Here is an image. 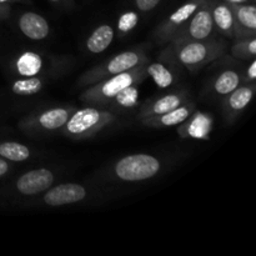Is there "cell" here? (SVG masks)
<instances>
[{"label": "cell", "instance_id": "6da1fadb", "mask_svg": "<svg viewBox=\"0 0 256 256\" xmlns=\"http://www.w3.org/2000/svg\"><path fill=\"white\" fill-rule=\"evenodd\" d=\"M160 54V59L170 64L182 65L190 72L200 69L226 52L228 44L224 39L210 38L182 42H168Z\"/></svg>", "mask_w": 256, "mask_h": 256}, {"label": "cell", "instance_id": "7a4b0ae2", "mask_svg": "<svg viewBox=\"0 0 256 256\" xmlns=\"http://www.w3.org/2000/svg\"><path fill=\"white\" fill-rule=\"evenodd\" d=\"M146 64L139 65V66H135L126 72L112 75V76L100 80L95 84L89 85L80 94V102H85L86 105L104 109L109 104L110 100L115 95L119 94L122 89L132 86V85H139L140 82L146 79Z\"/></svg>", "mask_w": 256, "mask_h": 256}, {"label": "cell", "instance_id": "3957f363", "mask_svg": "<svg viewBox=\"0 0 256 256\" xmlns=\"http://www.w3.org/2000/svg\"><path fill=\"white\" fill-rule=\"evenodd\" d=\"M115 120L116 115L110 110L89 105L82 109H74L60 130L69 139H88L109 126Z\"/></svg>", "mask_w": 256, "mask_h": 256}, {"label": "cell", "instance_id": "277c9868", "mask_svg": "<svg viewBox=\"0 0 256 256\" xmlns=\"http://www.w3.org/2000/svg\"><path fill=\"white\" fill-rule=\"evenodd\" d=\"M149 62L150 58L148 56L145 46L132 48V49L119 52V54L108 59L106 62L88 70L86 72H84L80 76L78 85L86 88L89 85L100 82V80L106 79V78L112 76V75L120 74V72H124L126 70L139 66V65L146 64Z\"/></svg>", "mask_w": 256, "mask_h": 256}, {"label": "cell", "instance_id": "5b68a950", "mask_svg": "<svg viewBox=\"0 0 256 256\" xmlns=\"http://www.w3.org/2000/svg\"><path fill=\"white\" fill-rule=\"evenodd\" d=\"M160 160L150 154H132L122 158L114 165V172L122 182H142L160 172Z\"/></svg>", "mask_w": 256, "mask_h": 256}, {"label": "cell", "instance_id": "8992f818", "mask_svg": "<svg viewBox=\"0 0 256 256\" xmlns=\"http://www.w3.org/2000/svg\"><path fill=\"white\" fill-rule=\"evenodd\" d=\"M72 112H74L72 106L49 108L25 116L19 122V126L22 132L29 134L56 132L64 126Z\"/></svg>", "mask_w": 256, "mask_h": 256}, {"label": "cell", "instance_id": "52a82bcc", "mask_svg": "<svg viewBox=\"0 0 256 256\" xmlns=\"http://www.w3.org/2000/svg\"><path fill=\"white\" fill-rule=\"evenodd\" d=\"M214 22L212 16V0L202 2L196 12L190 16L186 24L174 35L169 42L205 40L214 38Z\"/></svg>", "mask_w": 256, "mask_h": 256}, {"label": "cell", "instance_id": "ba28073f", "mask_svg": "<svg viewBox=\"0 0 256 256\" xmlns=\"http://www.w3.org/2000/svg\"><path fill=\"white\" fill-rule=\"evenodd\" d=\"M206 0H188L180 5L174 12L169 15L154 32V38L159 44H168L174 38V35L186 24L198 8Z\"/></svg>", "mask_w": 256, "mask_h": 256}, {"label": "cell", "instance_id": "9c48e42d", "mask_svg": "<svg viewBox=\"0 0 256 256\" xmlns=\"http://www.w3.org/2000/svg\"><path fill=\"white\" fill-rule=\"evenodd\" d=\"M88 196V192L82 185L75 182H65L45 190L42 202L48 206H62L76 204Z\"/></svg>", "mask_w": 256, "mask_h": 256}, {"label": "cell", "instance_id": "30bf717a", "mask_svg": "<svg viewBox=\"0 0 256 256\" xmlns=\"http://www.w3.org/2000/svg\"><path fill=\"white\" fill-rule=\"evenodd\" d=\"M54 174L49 169H34L30 172H24L19 179L16 180V190L22 195H36L44 192L54 184Z\"/></svg>", "mask_w": 256, "mask_h": 256}, {"label": "cell", "instance_id": "8fae6325", "mask_svg": "<svg viewBox=\"0 0 256 256\" xmlns=\"http://www.w3.org/2000/svg\"><path fill=\"white\" fill-rule=\"evenodd\" d=\"M186 102H189V96H188V92L185 90L169 92V94H165L160 98H155V99H152L148 102H145L140 108L139 119L144 120L165 114V112L180 106V105H182Z\"/></svg>", "mask_w": 256, "mask_h": 256}, {"label": "cell", "instance_id": "7c38bea8", "mask_svg": "<svg viewBox=\"0 0 256 256\" xmlns=\"http://www.w3.org/2000/svg\"><path fill=\"white\" fill-rule=\"evenodd\" d=\"M254 82H248V84H240L230 94L225 95L226 98L222 102L225 119L234 122L239 116L240 112L250 104L252 96H254Z\"/></svg>", "mask_w": 256, "mask_h": 256}, {"label": "cell", "instance_id": "4fadbf2b", "mask_svg": "<svg viewBox=\"0 0 256 256\" xmlns=\"http://www.w3.org/2000/svg\"><path fill=\"white\" fill-rule=\"evenodd\" d=\"M212 129V115L202 112H194L185 122L180 124L178 132L184 139H209Z\"/></svg>", "mask_w": 256, "mask_h": 256}, {"label": "cell", "instance_id": "5bb4252c", "mask_svg": "<svg viewBox=\"0 0 256 256\" xmlns=\"http://www.w3.org/2000/svg\"><path fill=\"white\" fill-rule=\"evenodd\" d=\"M235 18L234 38L252 36L256 34V6L254 2L230 4Z\"/></svg>", "mask_w": 256, "mask_h": 256}, {"label": "cell", "instance_id": "9a60e30c", "mask_svg": "<svg viewBox=\"0 0 256 256\" xmlns=\"http://www.w3.org/2000/svg\"><path fill=\"white\" fill-rule=\"evenodd\" d=\"M18 26L22 34L30 40H42L49 36V22L42 15L35 12H22L18 20Z\"/></svg>", "mask_w": 256, "mask_h": 256}, {"label": "cell", "instance_id": "2e32d148", "mask_svg": "<svg viewBox=\"0 0 256 256\" xmlns=\"http://www.w3.org/2000/svg\"><path fill=\"white\" fill-rule=\"evenodd\" d=\"M195 112V104L192 102H184L180 106L165 112V114L158 115V116L149 118V119L142 120V124L148 128H172L180 125L182 122L188 119L192 112Z\"/></svg>", "mask_w": 256, "mask_h": 256}, {"label": "cell", "instance_id": "e0dca14e", "mask_svg": "<svg viewBox=\"0 0 256 256\" xmlns=\"http://www.w3.org/2000/svg\"><path fill=\"white\" fill-rule=\"evenodd\" d=\"M212 16L215 29L228 38L235 35V18L229 2L224 0H212Z\"/></svg>", "mask_w": 256, "mask_h": 256}, {"label": "cell", "instance_id": "ac0fdd59", "mask_svg": "<svg viewBox=\"0 0 256 256\" xmlns=\"http://www.w3.org/2000/svg\"><path fill=\"white\" fill-rule=\"evenodd\" d=\"M44 69V59L39 52H24L15 60V72L22 78L36 76Z\"/></svg>", "mask_w": 256, "mask_h": 256}, {"label": "cell", "instance_id": "d6986e66", "mask_svg": "<svg viewBox=\"0 0 256 256\" xmlns=\"http://www.w3.org/2000/svg\"><path fill=\"white\" fill-rule=\"evenodd\" d=\"M115 32L112 25L102 24L94 29L86 40V49L92 54H100L110 46L114 40Z\"/></svg>", "mask_w": 256, "mask_h": 256}, {"label": "cell", "instance_id": "ffe728a7", "mask_svg": "<svg viewBox=\"0 0 256 256\" xmlns=\"http://www.w3.org/2000/svg\"><path fill=\"white\" fill-rule=\"evenodd\" d=\"M139 105V88L132 85L122 89L119 94L115 95L109 104L104 108L106 110H130Z\"/></svg>", "mask_w": 256, "mask_h": 256}, {"label": "cell", "instance_id": "44dd1931", "mask_svg": "<svg viewBox=\"0 0 256 256\" xmlns=\"http://www.w3.org/2000/svg\"><path fill=\"white\" fill-rule=\"evenodd\" d=\"M240 84H242V74L238 70L226 69L215 78L212 86L215 94L225 96L236 89Z\"/></svg>", "mask_w": 256, "mask_h": 256}, {"label": "cell", "instance_id": "7402d4cb", "mask_svg": "<svg viewBox=\"0 0 256 256\" xmlns=\"http://www.w3.org/2000/svg\"><path fill=\"white\" fill-rule=\"evenodd\" d=\"M42 88H44V79L36 75V76H26L15 80L12 84V92L18 96L29 98L39 94Z\"/></svg>", "mask_w": 256, "mask_h": 256}, {"label": "cell", "instance_id": "603a6c76", "mask_svg": "<svg viewBox=\"0 0 256 256\" xmlns=\"http://www.w3.org/2000/svg\"><path fill=\"white\" fill-rule=\"evenodd\" d=\"M148 78H152L155 84L162 89H166L174 84V74L172 70L162 62H148L146 64Z\"/></svg>", "mask_w": 256, "mask_h": 256}, {"label": "cell", "instance_id": "cb8c5ba5", "mask_svg": "<svg viewBox=\"0 0 256 256\" xmlns=\"http://www.w3.org/2000/svg\"><path fill=\"white\" fill-rule=\"evenodd\" d=\"M232 55L238 60L242 62H250L255 59L256 55V38L255 35L252 36L236 38L234 44L232 45Z\"/></svg>", "mask_w": 256, "mask_h": 256}, {"label": "cell", "instance_id": "d4e9b609", "mask_svg": "<svg viewBox=\"0 0 256 256\" xmlns=\"http://www.w3.org/2000/svg\"><path fill=\"white\" fill-rule=\"evenodd\" d=\"M32 156V152L24 144L16 142H5L0 144V158L6 162H25Z\"/></svg>", "mask_w": 256, "mask_h": 256}, {"label": "cell", "instance_id": "484cf974", "mask_svg": "<svg viewBox=\"0 0 256 256\" xmlns=\"http://www.w3.org/2000/svg\"><path fill=\"white\" fill-rule=\"evenodd\" d=\"M139 22V14L135 12H126L122 14V16L118 20V32L120 35L129 34L132 30L136 28Z\"/></svg>", "mask_w": 256, "mask_h": 256}, {"label": "cell", "instance_id": "4316f807", "mask_svg": "<svg viewBox=\"0 0 256 256\" xmlns=\"http://www.w3.org/2000/svg\"><path fill=\"white\" fill-rule=\"evenodd\" d=\"M162 0H134L138 10L142 12H149L154 10Z\"/></svg>", "mask_w": 256, "mask_h": 256}, {"label": "cell", "instance_id": "83f0119b", "mask_svg": "<svg viewBox=\"0 0 256 256\" xmlns=\"http://www.w3.org/2000/svg\"><path fill=\"white\" fill-rule=\"evenodd\" d=\"M256 79V60H250V64L245 72L244 76H242V84H248V82H254Z\"/></svg>", "mask_w": 256, "mask_h": 256}, {"label": "cell", "instance_id": "f1b7e54d", "mask_svg": "<svg viewBox=\"0 0 256 256\" xmlns=\"http://www.w3.org/2000/svg\"><path fill=\"white\" fill-rule=\"evenodd\" d=\"M49 2L54 5H58V6L64 8V9H72L75 5L74 0H49Z\"/></svg>", "mask_w": 256, "mask_h": 256}, {"label": "cell", "instance_id": "f546056e", "mask_svg": "<svg viewBox=\"0 0 256 256\" xmlns=\"http://www.w3.org/2000/svg\"><path fill=\"white\" fill-rule=\"evenodd\" d=\"M9 169H10V165L8 164L6 160L0 158V178L4 176V175L9 172Z\"/></svg>", "mask_w": 256, "mask_h": 256}, {"label": "cell", "instance_id": "4dcf8cb0", "mask_svg": "<svg viewBox=\"0 0 256 256\" xmlns=\"http://www.w3.org/2000/svg\"><path fill=\"white\" fill-rule=\"evenodd\" d=\"M9 12H10L9 4H0V18L8 16Z\"/></svg>", "mask_w": 256, "mask_h": 256}, {"label": "cell", "instance_id": "1f68e13d", "mask_svg": "<svg viewBox=\"0 0 256 256\" xmlns=\"http://www.w3.org/2000/svg\"><path fill=\"white\" fill-rule=\"evenodd\" d=\"M229 4H246V2H254L255 0H224Z\"/></svg>", "mask_w": 256, "mask_h": 256}, {"label": "cell", "instance_id": "d6a6232c", "mask_svg": "<svg viewBox=\"0 0 256 256\" xmlns=\"http://www.w3.org/2000/svg\"><path fill=\"white\" fill-rule=\"evenodd\" d=\"M12 2H28L30 4V0H0V4H12Z\"/></svg>", "mask_w": 256, "mask_h": 256}]
</instances>
